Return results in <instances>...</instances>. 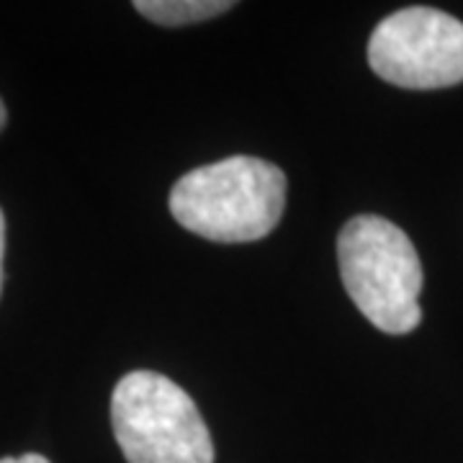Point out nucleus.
<instances>
[{
	"label": "nucleus",
	"mask_w": 463,
	"mask_h": 463,
	"mask_svg": "<svg viewBox=\"0 0 463 463\" xmlns=\"http://www.w3.org/2000/svg\"><path fill=\"white\" fill-rule=\"evenodd\" d=\"M347 297L386 335H407L420 319L422 265L412 240L383 216H353L337 237Z\"/></svg>",
	"instance_id": "nucleus-2"
},
{
	"label": "nucleus",
	"mask_w": 463,
	"mask_h": 463,
	"mask_svg": "<svg viewBox=\"0 0 463 463\" xmlns=\"http://www.w3.org/2000/svg\"><path fill=\"white\" fill-rule=\"evenodd\" d=\"M286 175L279 165L237 155L185 173L170 191V212L212 242H255L279 227Z\"/></svg>",
	"instance_id": "nucleus-1"
},
{
	"label": "nucleus",
	"mask_w": 463,
	"mask_h": 463,
	"mask_svg": "<svg viewBox=\"0 0 463 463\" xmlns=\"http://www.w3.org/2000/svg\"><path fill=\"white\" fill-rule=\"evenodd\" d=\"M5 121H8V111H5V103L0 99V132H3V127H5Z\"/></svg>",
	"instance_id": "nucleus-8"
},
{
	"label": "nucleus",
	"mask_w": 463,
	"mask_h": 463,
	"mask_svg": "<svg viewBox=\"0 0 463 463\" xmlns=\"http://www.w3.org/2000/svg\"><path fill=\"white\" fill-rule=\"evenodd\" d=\"M368 65L386 83L435 90L463 83V24L438 8H404L368 39Z\"/></svg>",
	"instance_id": "nucleus-4"
},
{
	"label": "nucleus",
	"mask_w": 463,
	"mask_h": 463,
	"mask_svg": "<svg viewBox=\"0 0 463 463\" xmlns=\"http://www.w3.org/2000/svg\"><path fill=\"white\" fill-rule=\"evenodd\" d=\"M0 463H50L44 456H39V453H24V456H16V458H0Z\"/></svg>",
	"instance_id": "nucleus-6"
},
{
	"label": "nucleus",
	"mask_w": 463,
	"mask_h": 463,
	"mask_svg": "<svg viewBox=\"0 0 463 463\" xmlns=\"http://www.w3.org/2000/svg\"><path fill=\"white\" fill-rule=\"evenodd\" d=\"M111 428L129 463H214L196 402L163 373L132 371L116 383Z\"/></svg>",
	"instance_id": "nucleus-3"
},
{
	"label": "nucleus",
	"mask_w": 463,
	"mask_h": 463,
	"mask_svg": "<svg viewBox=\"0 0 463 463\" xmlns=\"http://www.w3.org/2000/svg\"><path fill=\"white\" fill-rule=\"evenodd\" d=\"M3 255H5V216L0 209V291H3Z\"/></svg>",
	"instance_id": "nucleus-7"
},
{
	"label": "nucleus",
	"mask_w": 463,
	"mask_h": 463,
	"mask_svg": "<svg viewBox=\"0 0 463 463\" xmlns=\"http://www.w3.org/2000/svg\"><path fill=\"white\" fill-rule=\"evenodd\" d=\"M134 8L155 24L185 26V24H199L206 18L222 16L234 8V3H227V0H137Z\"/></svg>",
	"instance_id": "nucleus-5"
}]
</instances>
